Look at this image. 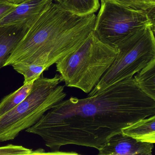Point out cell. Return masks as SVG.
<instances>
[{
    "label": "cell",
    "instance_id": "1",
    "mask_svg": "<svg viewBox=\"0 0 155 155\" xmlns=\"http://www.w3.org/2000/svg\"><path fill=\"white\" fill-rule=\"evenodd\" d=\"M153 115L155 101L138 88L133 77L94 96L63 100L26 131L40 136L52 152L68 145L98 150L123 128Z\"/></svg>",
    "mask_w": 155,
    "mask_h": 155
},
{
    "label": "cell",
    "instance_id": "2",
    "mask_svg": "<svg viewBox=\"0 0 155 155\" xmlns=\"http://www.w3.org/2000/svg\"><path fill=\"white\" fill-rule=\"evenodd\" d=\"M95 13L78 16L50 0L12 52L4 67L23 62L46 70L73 52L93 31Z\"/></svg>",
    "mask_w": 155,
    "mask_h": 155
},
{
    "label": "cell",
    "instance_id": "3",
    "mask_svg": "<svg viewBox=\"0 0 155 155\" xmlns=\"http://www.w3.org/2000/svg\"><path fill=\"white\" fill-rule=\"evenodd\" d=\"M117 49L99 40L93 31L73 52L56 63L61 82L89 93L108 69Z\"/></svg>",
    "mask_w": 155,
    "mask_h": 155
},
{
    "label": "cell",
    "instance_id": "4",
    "mask_svg": "<svg viewBox=\"0 0 155 155\" xmlns=\"http://www.w3.org/2000/svg\"><path fill=\"white\" fill-rule=\"evenodd\" d=\"M59 74L47 78L43 73L33 82L31 91L21 103L0 117V141L13 140L21 131L36 124L67 94Z\"/></svg>",
    "mask_w": 155,
    "mask_h": 155
},
{
    "label": "cell",
    "instance_id": "5",
    "mask_svg": "<svg viewBox=\"0 0 155 155\" xmlns=\"http://www.w3.org/2000/svg\"><path fill=\"white\" fill-rule=\"evenodd\" d=\"M117 54L98 83L89 93L92 96L135 74L155 59L154 30L150 27L138 30L116 44Z\"/></svg>",
    "mask_w": 155,
    "mask_h": 155
},
{
    "label": "cell",
    "instance_id": "6",
    "mask_svg": "<svg viewBox=\"0 0 155 155\" xmlns=\"http://www.w3.org/2000/svg\"><path fill=\"white\" fill-rule=\"evenodd\" d=\"M147 27L154 30L155 13L104 0L96 16L93 32L101 41L115 47L129 35Z\"/></svg>",
    "mask_w": 155,
    "mask_h": 155
},
{
    "label": "cell",
    "instance_id": "7",
    "mask_svg": "<svg viewBox=\"0 0 155 155\" xmlns=\"http://www.w3.org/2000/svg\"><path fill=\"white\" fill-rule=\"evenodd\" d=\"M154 144L137 141L119 133L110 137L98 150L99 155H152Z\"/></svg>",
    "mask_w": 155,
    "mask_h": 155
},
{
    "label": "cell",
    "instance_id": "8",
    "mask_svg": "<svg viewBox=\"0 0 155 155\" xmlns=\"http://www.w3.org/2000/svg\"><path fill=\"white\" fill-rule=\"evenodd\" d=\"M36 18L19 24L0 28V69L4 67L12 52Z\"/></svg>",
    "mask_w": 155,
    "mask_h": 155
},
{
    "label": "cell",
    "instance_id": "9",
    "mask_svg": "<svg viewBox=\"0 0 155 155\" xmlns=\"http://www.w3.org/2000/svg\"><path fill=\"white\" fill-rule=\"evenodd\" d=\"M50 0H25L0 19V28L19 24L36 18Z\"/></svg>",
    "mask_w": 155,
    "mask_h": 155
},
{
    "label": "cell",
    "instance_id": "10",
    "mask_svg": "<svg viewBox=\"0 0 155 155\" xmlns=\"http://www.w3.org/2000/svg\"><path fill=\"white\" fill-rule=\"evenodd\" d=\"M121 132L136 140L155 143V115L139 120L123 128Z\"/></svg>",
    "mask_w": 155,
    "mask_h": 155
},
{
    "label": "cell",
    "instance_id": "11",
    "mask_svg": "<svg viewBox=\"0 0 155 155\" xmlns=\"http://www.w3.org/2000/svg\"><path fill=\"white\" fill-rule=\"evenodd\" d=\"M133 78L138 88L155 101V59L135 74Z\"/></svg>",
    "mask_w": 155,
    "mask_h": 155
},
{
    "label": "cell",
    "instance_id": "12",
    "mask_svg": "<svg viewBox=\"0 0 155 155\" xmlns=\"http://www.w3.org/2000/svg\"><path fill=\"white\" fill-rule=\"evenodd\" d=\"M65 10L78 15L95 13L100 8L99 0H52Z\"/></svg>",
    "mask_w": 155,
    "mask_h": 155
},
{
    "label": "cell",
    "instance_id": "13",
    "mask_svg": "<svg viewBox=\"0 0 155 155\" xmlns=\"http://www.w3.org/2000/svg\"><path fill=\"white\" fill-rule=\"evenodd\" d=\"M34 81L23 84L19 88L2 100L0 101V117L13 109L27 98L31 91Z\"/></svg>",
    "mask_w": 155,
    "mask_h": 155
},
{
    "label": "cell",
    "instance_id": "14",
    "mask_svg": "<svg viewBox=\"0 0 155 155\" xmlns=\"http://www.w3.org/2000/svg\"><path fill=\"white\" fill-rule=\"evenodd\" d=\"M12 66L17 72L23 75L24 78L23 84L34 81L44 71H47L43 66L26 62H17Z\"/></svg>",
    "mask_w": 155,
    "mask_h": 155
},
{
    "label": "cell",
    "instance_id": "15",
    "mask_svg": "<svg viewBox=\"0 0 155 155\" xmlns=\"http://www.w3.org/2000/svg\"><path fill=\"white\" fill-rule=\"evenodd\" d=\"M104 0H101V1ZM136 9L141 10L149 13H155V0H107Z\"/></svg>",
    "mask_w": 155,
    "mask_h": 155
},
{
    "label": "cell",
    "instance_id": "16",
    "mask_svg": "<svg viewBox=\"0 0 155 155\" xmlns=\"http://www.w3.org/2000/svg\"><path fill=\"white\" fill-rule=\"evenodd\" d=\"M45 150L38 149L33 150L21 146L12 144L0 147V155H44Z\"/></svg>",
    "mask_w": 155,
    "mask_h": 155
},
{
    "label": "cell",
    "instance_id": "17",
    "mask_svg": "<svg viewBox=\"0 0 155 155\" xmlns=\"http://www.w3.org/2000/svg\"><path fill=\"white\" fill-rule=\"evenodd\" d=\"M18 4L7 0H0V19L10 12Z\"/></svg>",
    "mask_w": 155,
    "mask_h": 155
},
{
    "label": "cell",
    "instance_id": "18",
    "mask_svg": "<svg viewBox=\"0 0 155 155\" xmlns=\"http://www.w3.org/2000/svg\"><path fill=\"white\" fill-rule=\"evenodd\" d=\"M8 1L12 3H15V4H19L21 2H22L25 0H7Z\"/></svg>",
    "mask_w": 155,
    "mask_h": 155
}]
</instances>
